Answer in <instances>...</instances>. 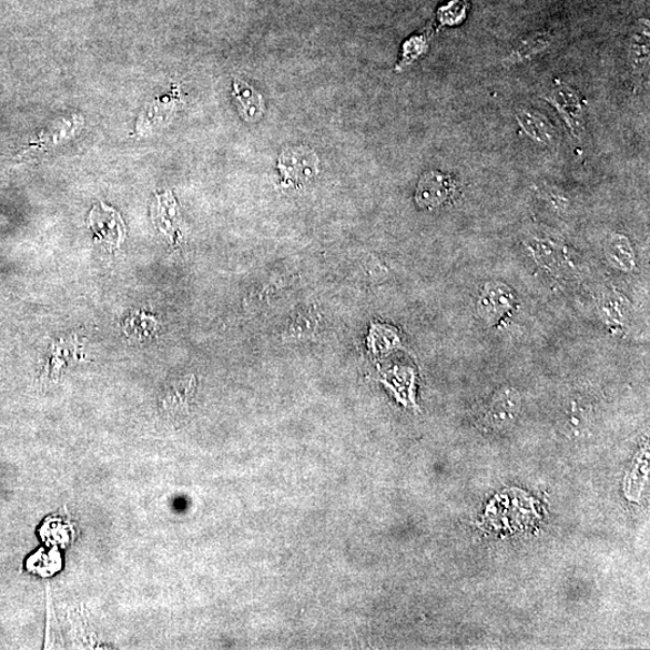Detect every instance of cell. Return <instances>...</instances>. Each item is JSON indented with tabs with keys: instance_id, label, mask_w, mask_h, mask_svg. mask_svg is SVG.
<instances>
[{
	"instance_id": "8992f818",
	"label": "cell",
	"mask_w": 650,
	"mask_h": 650,
	"mask_svg": "<svg viewBox=\"0 0 650 650\" xmlns=\"http://www.w3.org/2000/svg\"><path fill=\"white\" fill-rule=\"evenodd\" d=\"M456 190L455 181L439 172L423 175L416 191V202L422 209L434 210L444 205Z\"/></svg>"
},
{
	"instance_id": "9a60e30c",
	"label": "cell",
	"mask_w": 650,
	"mask_h": 650,
	"mask_svg": "<svg viewBox=\"0 0 650 650\" xmlns=\"http://www.w3.org/2000/svg\"><path fill=\"white\" fill-rule=\"evenodd\" d=\"M468 0H450V2L439 10V20L446 26H456L466 19L468 13Z\"/></svg>"
},
{
	"instance_id": "3957f363",
	"label": "cell",
	"mask_w": 650,
	"mask_h": 650,
	"mask_svg": "<svg viewBox=\"0 0 650 650\" xmlns=\"http://www.w3.org/2000/svg\"><path fill=\"white\" fill-rule=\"evenodd\" d=\"M277 166L288 185L303 186L317 176L319 162L313 149L293 146L281 153Z\"/></svg>"
},
{
	"instance_id": "30bf717a",
	"label": "cell",
	"mask_w": 650,
	"mask_h": 650,
	"mask_svg": "<svg viewBox=\"0 0 650 650\" xmlns=\"http://www.w3.org/2000/svg\"><path fill=\"white\" fill-rule=\"evenodd\" d=\"M650 33L649 21L640 20L636 22L630 37L628 48V60L636 77H643L648 73L650 58Z\"/></svg>"
},
{
	"instance_id": "7c38bea8",
	"label": "cell",
	"mask_w": 650,
	"mask_h": 650,
	"mask_svg": "<svg viewBox=\"0 0 650 650\" xmlns=\"http://www.w3.org/2000/svg\"><path fill=\"white\" fill-rule=\"evenodd\" d=\"M319 316L315 306H307L296 311L285 333L287 341H299V338L315 335L319 328Z\"/></svg>"
},
{
	"instance_id": "6da1fadb",
	"label": "cell",
	"mask_w": 650,
	"mask_h": 650,
	"mask_svg": "<svg viewBox=\"0 0 650 650\" xmlns=\"http://www.w3.org/2000/svg\"><path fill=\"white\" fill-rule=\"evenodd\" d=\"M517 306V294L504 282H487L478 293L477 313L489 327H500L515 315Z\"/></svg>"
},
{
	"instance_id": "5bb4252c",
	"label": "cell",
	"mask_w": 650,
	"mask_h": 650,
	"mask_svg": "<svg viewBox=\"0 0 650 650\" xmlns=\"http://www.w3.org/2000/svg\"><path fill=\"white\" fill-rule=\"evenodd\" d=\"M103 211L95 207L93 212H91L90 217V225L91 228L105 242L110 244L120 245L122 243L124 233L118 232L114 230H110V224L116 222L120 216L116 211L105 206L103 204Z\"/></svg>"
},
{
	"instance_id": "9c48e42d",
	"label": "cell",
	"mask_w": 650,
	"mask_h": 650,
	"mask_svg": "<svg viewBox=\"0 0 650 650\" xmlns=\"http://www.w3.org/2000/svg\"><path fill=\"white\" fill-rule=\"evenodd\" d=\"M553 42V34L549 31H539L522 37L506 55V65H516L534 60L545 52Z\"/></svg>"
},
{
	"instance_id": "4fadbf2b",
	"label": "cell",
	"mask_w": 650,
	"mask_h": 650,
	"mask_svg": "<svg viewBox=\"0 0 650 650\" xmlns=\"http://www.w3.org/2000/svg\"><path fill=\"white\" fill-rule=\"evenodd\" d=\"M233 95L235 97L242 115L250 122L258 121L264 114L262 97L244 81L235 80L233 83Z\"/></svg>"
},
{
	"instance_id": "52a82bcc",
	"label": "cell",
	"mask_w": 650,
	"mask_h": 650,
	"mask_svg": "<svg viewBox=\"0 0 650 650\" xmlns=\"http://www.w3.org/2000/svg\"><path fill=\"white\" fill-rule=\"evenodd\" d=\"M520 407L519 393L511 387L502 388L489 402L486 409V420L494 428H505L517 418Z\"/></svg>"
},
{
	"instance_id": "ba28073f",
	"label": "cell",
	"mask_w": 650,
	"mask_h": 650,
	"mask_svg": "<svg viewBox=\"0 0 650 650\" xmlns=\"http://www.w3.org/2000/svg\"><path fill=\"white\" fill-rule=\"evenodd\" d=\"M598 315L610 328H624L630 318V303L627 296L616 291H605L598 299Z\"/></svg>"
},
{
	"instance_id": "277c9868",
	"label": "cell",
	"mask_w": 650,
	"mask_h": 650,
	"mask_svg": "<svg viewBox=\"0 0 650 650\" xmlns=\"http://www.w3.org/2000/svg\"><path fill=\"white\" fill-rule=\"evenodd\" d=\"M545 99L558 110L571 134L577 139H581L586 132V122L583 106L578 93L567 84L559 83Z\"/></svg>"
},
{
	"instance_id": "8fae6325",
	"label": "cell",
	"mask_w": 650,
	"mask_h": 650,
	"mask_svg": "<svg viewBox=\"0 0 650 650\" xmlns=\"http://www.w3.org/2000/svg\"><path fill=\"white\" fill-rule=\"evenodd\" d=\"M605 254L607 261L621 273L630 274L638 267V256L630 237L626 234H611L606 240Z\"/></svg>"
},
{
	"instance_id": "5b68a950",
	"label": "cell",
	"mask_w": 650,
	"mask_h": 650,
	"mask_svg": "<svg viewBox=\"0 0 650 650\" xmlns=\"http://www.w3.org/2000/svg\"><path fill=\"white\" fill-rule=\"evenodd\" d=\"M517 122L522 130L535 143L556 148L560 143V134L556 125L550 122L540 111L531 108L521 106L516 112Z\"/></svg>"
},
{
	"instance_id": "7a4b0ae2",
	"label": "cell",
	"mask_w": 650,
	"mask_h": 650,
	"mask_svg": "<svg viewBox=\"0 0 650 650\" xmlns=\"http://www.w3.org/2000/svg\"><path fill=\"white\" fill-rule=\"evenodd\" d=\"M530 258L544 271L559 274L570 265L569 251L558 238L541 232H531L525 237Z\"/></svg>"
},
{
	"instance_id": "2e32d148",
	"label": "cell",
	"mask_w": 650,
	"mask_h": 650,
	"mask_svg": "<svg viewBox=\"0 0 650 650\" xmlns=\"http://www.w3.org/2000/svg\"><path fill=\"white\" fill-rule=\"evenodd\" d=\"M539 194L550 207H553L556 211L560 212V214L561 212H567L571 209L570 196L558 189L544 187L539 190Z\"/></svg>"
}]
</instances>
